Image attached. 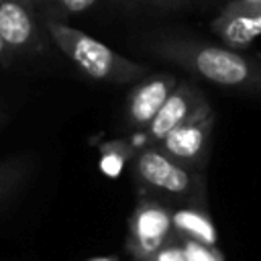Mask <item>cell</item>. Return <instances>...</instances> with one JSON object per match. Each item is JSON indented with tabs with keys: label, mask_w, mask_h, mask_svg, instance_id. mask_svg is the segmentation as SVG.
Listing matches in <instances>:
<instances>
[{
	"label": "cell",
	"mask_w": 261,
	"mask_h": 261,
	"mask_svg": "<svg viewBox=\"0 0 261 261\" xmlns=\"http://www.w3.org/2000/svg\"><path fill=\"white\" fill-rule=\"evenodd\" d=\"M173 237L171 208L157 198L141 194L126 224L124 247L135 261H149Z\"/></svg>",
	"instance_id": "cell-4"
},
{
	"label": "cell",
	"mask_w": 261,
	"mask_h": 261,
	"mask_svg": "<svg viewBox=\"0 0 261 261\" xmlns=\"http://www.w3.org/2000/svg\"><path fill=\"white\" fill-rule=\"evenodd\" d=\"M139 45L147 53L175 63L204 82L261 98L259 57L179 31H151L139 39Z\"/></svg>",
	"instance_id": "cell-1"
},
{
	"label": "cell",
	"mask_w": 261,
	"mask_h": 261,
	"mask_svg": "<svg viewBox=\"0 0 261 261\" xmlns=\"http://www.w3.org/2000/svg\"><path fill=\"white\" fill-rule=\"evenodd\" d=\"M179 241H181V247L186 251L188 261H224V257L216 245H204V243L184 239V237H179Z\"/></svg>",
	"instance_id": "cell-14"
},
{
	"label": "cell",
	"mask_w": 261,
	"mask_h": 261,
	"mask_svg": "<svg viewBox=\"0 0 261 261\" xmlns=\"http://www.w3.org/2000/svg\"><path fill=\"white\" fill-rule=\"evenodd\" d=\"M88 261H118V259L116 257H92Z\"/></svg>",
	"instance_id": "cell-18"
},
{
	"label": "cell",
	"mask_w": 261,
	"mask_h": 261,
	"mask_svg": "<svg viewBox=\"0 0 261 261\" xmlns=\"http://www.w3.org/2000/svg\"><path fill=\"white\" fill-rule=\"evenodd\" d=\"M2 2H4V0H0V4H2Z\"/></svg>",
	"instance_id": "cell-21"
},
{
	"label": "cell",
	"mask_w": 261,
	"mask_h": 261,
	"mask_svg": "<svg viewBox=\"0 0 261 261\" xmlns=\"http://www.w3.org/2000/svg\"><path fill=\"white\" fill-rule=\"evenodd\" d=\"M128 8H143V10H157V12H167V10H179L192 0H120Z\"/></svg>",
	"instance_id": "cell-15"
},
{
	"label": "cell",
	"mask_w": 261,
	"mask_h": 261,
	"mask_svg": "<svg viewBox=\"0 0 261 261\" xmlns=\"http://www.w3.org/2000/svg\"><path fill=\"white\" fill-rule=\"evenodd\" d=\"M139 151L135 143L126 139H114L100 145V171L108 177H118L128 159H135Z\"/></svg>",
	"instance_id": "cell-12"
},
{
	"label": "cell",
	"mask_w": 261,
	"mask_h": 261,
	"mask_svg": "<svg viewBox=\"0 0 261 261\" xmlns=\"http://www.w3.org/2000/svg\"><path fill=\"white\" fill-rule=\"evenodd\" d=\"M45 31L49 39L57 45V49L88 77L104 84L124 86L135 84L149 73L145 63L133 61L122 53L110 49L106 43L96 37L69 27L65 20H57L51 16H43Z\"/></svg>",
	"instance_id": "cell-2"
},
{
	"label": "cell",
	"mask_w": 261,
	"mask_h": 261,
	"mask_svg": "<svg viewBox=\"0 0 261 261\" xmlns=\"http://www.w3.org/2000/svg\"><path fill=\"white\" fill-rule=\"evenodd\" d=\"M35 161L27 155L0 159V208L6 206L29 181Z\"/></svg>",
	"instance_id": "cell-11"
},
{
	"label": "cell",
	"mask_w": 261,
	"mask_h": 261,
	"mask_svg": "<svg viewBox=\"0 0 261 261\" xmlns=\"http://www.w3.org/2000/svg\"><path fill=\"white\" fill-rule=\"evenodd\" d=\"M210 110H212V106H210L206 94L200 90L198 84H194L190 80L177 82L173 92L167 96L165 104L159 108L155 118L143 130L145 147L147 145H157L175 126H179V124H184V122H188V120H192L200 114H206Z\"/></svg>",
	"instance_id": "cell-6"
},
{
	"label": "cell",
	"mask_w": 261,
	"mask_h": 261,
	"mask_svg": "<svg viewBox=\"0 0 261 261\" xmlns=\"http://www.w3.org/2000/svg\"><path fill=\"white\" fill-rule=\"evenodd\" d=\"M6 59H8V53H6V49H4V45H2V41H0V63L6 61Z\"/></svg>",
	"instance_id": "cell-17"
},
{
	"label": "cell",
	"mask_w": 261,
	"mask_h": 261,
	"mask_svg": "<svg viewBox=\"0 0 261 261\" xmlns=\"http://www.w3.org/2000/svg\"><path fill=\"white\" fill-rule=\"evenodd\" d=\"M133 173L141 194L151 198H173L186 202L204 200L206 181L202 171H194L173 157H169L159 145L141 147L133 161Z\"/></svg>",
	"instance_id": "cell-3"
},
{
	"label": "cell",
	"mask_w": 261,
	"mask_h": 261,
	"mask_svg": "<svg viewBox=\"0 0 261 261\" xmlns=\"http://www.w3.org/2000/svg\"><path fill=\"white\" fill-rule=\"evenodd\" d=\"M171 224H173V232L184 239H192V241H198L204 245L218 243V232H216L214 220H212L204 200L186 202V204L173 208Z\"/></svg>",
	"instance_id": "cell-10"
},
{
	"label": "cell",
	"mask_w": 261,
	"mask_h": 261,
	"mask_svg": "<svg viewBox=\"0 0 261 261\" xmlns=\"http://www.w3.org/2000/svg\"><path fill=\"white\" fill-rule=\"evenodd\" d=\"M210 31L228 49H249L261 37V2L228 0L212 18Z\"/></svg>",
	"instance_id": "cell-8"
},
{
	"label": "cell",
	"mask_w": 261,
	"mask_h": 261,
	"mask_svg": "<svg viewBox=\"0 0 261 261\" xmlns=\"http://www.w3.org/2000/svg\"><path fill=\"white\" fill-rule=\"evenodd\" d=\"M245 2H261V0H245Z\"/></svg>",
	"instance_id": "cell-19"
},
{
	"label": "cell",
	"mask_w": 261,
	"mask_h": 261,
	"mask_svg": "<svg viewBox=\"0 0 261 261\" xmlns=\"http://www.w3.org/2000/svg\"><path fill=\"white\" fill-rule=\"evenodd\" d=\"M212 128H214V112L210 110L175 126L157 145L181 165L204 173L210 155Z\"/></svg>",
	"instance_id": "cell-7"
},
{
	"label": "cell",
	"mask_w": 261,
	"mask_h": 261,
	"mask_svg": "<svg viewBox=\"0 0 261 261\" xmlns=\"http://www.w3.org/2000/svg\"><path fill=\"white\" fill-rule=\"evenodd\" d=\"M100 0H35V4H43L47 10L45 16H51V18H57V20H63L65 16H71V14H80V12H86L90 10L92 6H96Z\"/></svg>",
	"instance_id": "cell-13"
},
{
	"label": "cell",
	"mask_w": 261,
	"mask_h": 261,
	"mask_svg": "<svg viewBox=\"0 0 261 261\" xmlns=\"http://www.w3.org/2000/svg\"><path fill=\"white\" fill-rule=\"evenodd\" d=\"M149 261H188V257H186V251H184V247H181V241H179V237L173 232V237L149 259Z\"/></svg>",
	"instance_id": "cell-16"
},
{
	"label": "cell",
	"mask_w": 261,
	"mask_h": 261,
	"mask_svg": "<svg viewBox=\"0 0 261 261\" xmlns=\"http://www.w3.org/2000/svg\"><path fill=\"white\" fill-rule=\"evenodd\" d=\"M177 77L167 71L147 73L133 84L124 102V120L133 130L143 133L155 118L159 108L165 104L167 96L177 86Z\"/></svg>",
	"instance_id": "cell-9"
},
{
	"label": "cell",
	"mask_w": 261,
	"mask_h": 261,
	"mask_svg": "<svg viewBox=\"0 0 261 261\" xmlns=\"http://www.w3.org/2000/svg\"><path fill=\"white\" fill-rule=\"evenodd\" d=\"M0 122H2V114H0Z\"/></svg>",
	"instance_id": "cell-20"
},
{
	"label": "cell",
	"mask_w": 261,
	"mask_h": 261,
	"mask_svg": "<svg viewBox=\"0 0 261 261\" xmlns=\"http://www.w3.org/2000/svg\"><path fill=\"white\" fill-rule=\"evenodd\" d=\"M0 41L8 57H27L43 49L35 0H4L0 4Z\"/></svg>",
	"instance_id": "cell-5"
}]
</instances>
